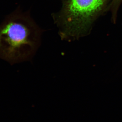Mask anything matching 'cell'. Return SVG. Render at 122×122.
<instances>
[{
	"label": "cell",
	"instance_id": "obj_1",
	"mask_svg": "<svg viewBox=\"0 0 122 122\" xmlns=\"http://www.w3.org/2000/svg\"><path fill=\"white\" fill-rule=\"evenodd\" d=\"M43 31L29 11L12 14L0 25V59L11 64L29 59L38 48Z\"/></svg>",
	"mask_w": 122,
	"mask_h": 122
},
{
	"label": "cell",
	"instance_id": "obj_2",
	"mask_svg": "<svg viewBox=\"0 0 122 122\" xmlns=\"http://www.w3.org/2000/svg\"><path fill=\"white\" fill-rule=\"evenodd\" d=\"M105 1L62 0L60 11L52 14L61 38L71 41L79 37L89 18L100 10Z\"/></svg>",
	"mask_w": 122,
	"mask_h": 122
}]
</instances>
